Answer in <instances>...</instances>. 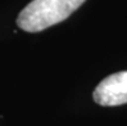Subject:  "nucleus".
<instances>
[{
  "instance_id": "nucleus-1",
  "label": "nucleus",
  "mask_w": 127,
  "mask_h": 126,
  "mask_svg": "<svg viewBox=\"0 0 127 126\" xmlns=\"http://www.w3.org/2000/svg\"><path fill=\"white\" fill-rule=\"evenodd\" d=\"M86 0H32L17 18L19 28L39 32L67 19Z\"/></svg>"
},
{
  "instance_id": "nucleus-2",
  "label": "nucleus",
  "mask_w": 127,
  "mask_h": 126,
  "mask_svg": "<svg viewBox=\"0 0 127 126\" xmlns=\"http://www.w3.org/2000/svg\"><path fill=\"white\" fill-rule=\"evenodd\" d=\"M94 100L104 107H114L127 103V71L113 73L95 87Z\"/></svg>"
}]
</instances>
